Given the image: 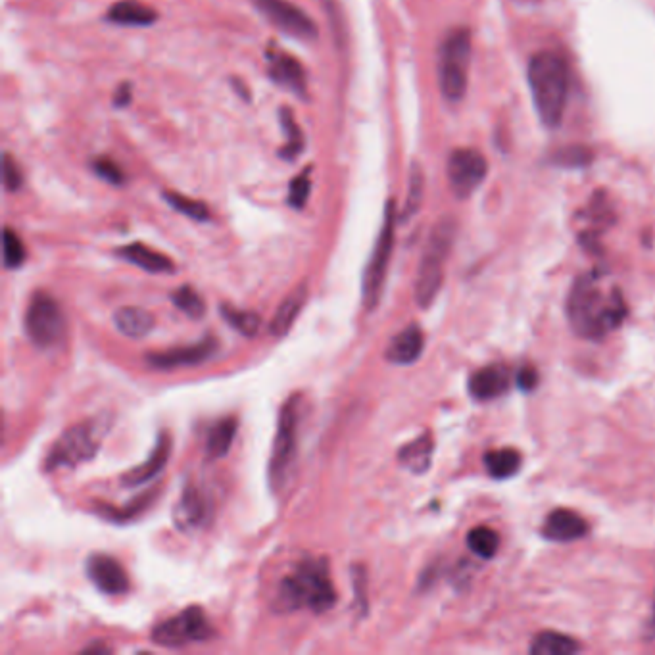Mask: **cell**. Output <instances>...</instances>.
Masks as SVG:
<instances>
[{
	"label": "cell",
	"instance_id": "cell-12",
	"mask_svg": "<svg viewBox=\"0 0 655 655\" xmlns=\"http://www.w3.org/2000/svg\"><path fill=\"white\" fill-rule=\"evenodd\" d=\"M448 183L458 198L473 195L485 181V156L475 148H458L448 158Z\"/></svg>",
	"mask_w": 655,
	"mask_h": 655
},
{
	"label": "cell",
	"instance_id": "cell-40",
	"mask_svg": "<svg viewBox=\"0 0 655 655\" xmlns=\"http://www.w3.org/2000/svg\"><path fill=\"white\" fill-rule=\"evenodd\" d=\"M540 377H538V371L534 369L533 365H525L517 371V377H515V383L517 387L525 392H531V390L536 389Z\"/></svg>",
	"mask_w": 655,
	"mask_h": 655
},
{
	"label": "cell",
	"instance_id": "cell-25",
	"mask_svg": "<svg viewBox=\"0 0 655 655\" xmlns=\"http://www.w3.org/2000/svg\"><path fill=\"white\" fill-rule=\"evenodd\" d=\"M114 325L129 339H145L146 335L154 329V316L137 306H123L114 314Z\"/></svg>",
	"mask_w": 655,
	"mask_h": 655
},
{
	"label": "cell",
	"instance_id": "cell-29",
	"mask_svg": "<svg viewBox=\"0 0 655 655\" xmlns=\"http://www.w3.org/2000/svg\"><path fill=\"white\" fill-rule=\"evenodd\" d=\"M279 120H281V125H283V131H285V137H287V145L281 146L279 148V156L285 158V160H296L298 154L304 150V133L300 129V125L296 122L294 114H292L289 108H281V114H279Z\"/></svg>",
	"mask_w": 655,
	"mask_h": 655
},
{
	"label": "cell",
	"instance_id": "cell-24",
	"mask_svg": "<svg viewBox=\"0 0 655 655\" xmlns=\"http://www.w3.org/2000/svg\"><path fill=\"white\" fill-rule=\"evenodd\" d=\"M433 452H435V440L431 437V433H425L400 448L398 461L402 463V467H406L415 475H423L433 463Z\"/></svg>",
	"mask_w": 655,
	"mask_h": 655
},
{
	"label": "cell",
	"instance_id": "cell-8",
	"mask_svg": "<svg viewBox=\"0 0 655 655\" xmlns=\"http://www.w3.org/2000/svg\"><path fill=\"white\" fill-rule=\"evenodd\" d=\"M24 325L29 340L41 350L60 344L66 335L64 312L58 300L45 291H37L31 296L25 310Z\"/></svg>",
	"mask_w": 655,
	"mask_h": 655
},
{
	"label": "cell",
	"instance_id": "cell-17",
	"mask_svg": "<svg viewBox=\"0 0 655 655\" xmlns=\"http://www.w3.org/2000/svg\"><path fill=\"white\" fill-rule=\"evenodd\" d=\"M469 394L479 402L504 396L511 387V373L500 364L486 365L469 377Z\"/></svg>",
	"mask_w": 655,
	"mask_h": 655
},
{
	"label": "cell",
	"instance_id": "cell-1",
	"mask_svg": "<svg viewBox=\"0 0 655 655\" xmlns=\"http://www.w3.org/2000/svg\"><path fill=\"white\" fill-rule=\"evenodd\" d=\"M629 316L621 287L607 271L592 269L575 279L567 296V321L584 340H604Z\"/></svg>",
	"mask_w": 655,
	"mask_h": 655
},
{
	"label": "cell",
	"instance_id": "cell-41",
	"mask_svg": "<svg viewBox=\"0 0 655 655\" xmlns=\"http://www.w3.org/2000/svg\"><path fill=\"white\" fill-rule=\"evenodd\" d=\"M131 98H133V95H131V83L125 81V83H122L118 87V91L114 93V106L116 108H125V106H129Z\"/></svg>",
	"mask_w": 655,
	"mask_h": 655
},
{
	"label": "cell",
	"instance_id": "cell-31",
	"mask_svg": "<svg viewBox=\"0 0 655 655\" xmlns=\"http://www.w3.org/2000/svg\"><path fill=\"white\" fill-rule=\"evenodd\" d=\"M467 546L477 558L492 559L498 554L500 536L490 527H475L467 533Z\"/></svg>",
	"mask_w": 655,
	"mask_h": 655
},
{
	"label": "cell",
	"instance_id": "cell-13",
	"mask_svg": "<svg viewBox=\"0 0 655 655\" xmlns=\"http://www.w3.org/2000/svg\"><path fill=\"white\" fill-rule=\"evenodd\" d=\"M212 517V504L208 496L195 485L183 488L175 508H173V523L179 531L191 533L202 529Z\"/></svg>",
	"mask_w": 655,
	"mask_h": 655
},
{
	"label": "cell",
	"instance_id": "cell-33",
	"mask_svg": "<svg viewBox=\"0 0 655 655\" xmlns=\"http://www.w3.org/2000/svg\"><path fill=\"white\" fill-rule=\"evenodd\" d=\"M164 198L175 212H179V214H183L187 218L195 219V221H208L210 219V210L202 200H195V198L179 195V193H173V191H166Z\"/></svg>",
	"mask_w": 655,
	"mask_h": 655
},
{
	"label": "cell",
	"instance_id": "cell-16",
	"mask_svg": "<svg viewBox=\"0 0 655 655\" xmlns=\"http://www.w3.org/2000/svg\"><path fill=\"white\" fill-rule=\"evenodd\" d=\"M267 72L283 89H289L300 98L306 97V72L291 54L279 49L267 50Z\"/></svg>",
	"mask_w": 655,
	"mask_h": 655
},
{
	"label": "cell",
	"instance_id": "cell-3",
	"mask_svg": "<svg viewBox=\"0 0 655 655\" xmlns=\"http://www.w3.org/2000/svg\"><path fill=\"white\" fill-rule=\"evenodd\" d=\"M569 66L558 52L542 50L529 64V85L538 116L544 125L556 127L569 98Z\"/></svg>",
	"mask_w": 655,
	"mask_h": 655
},
{
	"label": "cell",
	"instance_id": "cell-21",
	"mask_svg": "<svg viewBox=\"0 0 655 655\" xmlns=\"http://www.w3.org/2000/svg\"><path fill=\"white\" fill-rule=\"evenodd\" d=\"M106 20L123 27H146L156 24L158 12L141 0H118L106 12Z\"/></svg>",
	"mask_w": 655,
	"mask_h": 655
},
{
	"label": "cell",
	"instance_id": "cell-7",
	"mask_svg": "<svg viewBox=\"0 0 655 655\" xmlns=\"http://www.w3.org/2000/svg\"><path fill=\"white\" fill-rule=\"evenodd\" d=\"M394 227H396V206H394V200H389V204L385 208L383 227L379 231L377 243L373 246L371 258L365 266L364 279H362V300H364L365 310H369V312L379 306L381 296L385 291L392 248H394Z\"/></svg>",
	"mask_w": 655,
	"mask_h": 655
},
{
	"label": "cell",
	"instance_id": "cell-11",
	"mask_svg": "<svg viewBox=\"0 0 655 655\" xmlns=\"http://www.w3.org/2000/svg\"><path fill=\"white\" fill-rule=\"evenodd\" d=\"M256 10L285 35L300 41H316L317 25L300 6L289 0H252Z\"/></svg>",
	"mask_w": 655,
	"mask_h": 655
},
{
	"label": "cell",
	"instance_id": "cell-36",
	"mask_svg": "<svg viewBox=\"0 0 655 655\" xmlns=\"http://www.w3.org/2000/svg\"><path fill=\"white\" fill-rule=\"evenodd\" d=\"M91 170L93 173L100 177L102 181L110 183V185H116L120 187L125 183V173H123L122 168L118 166V162H114L112 158L108 156H98L93 162H91Z\"/></svg>",
	"mask_w": 655,
	"mask_h": 655
},
{
	"label": "cell",
	"instance_id": "cell-34",
	"mask_svg": "<svg viewBox=\"0 0 655 655\" xmlns=\"http://www.w3.org/2000/svg\"><path fill=\"white\" fill-rule=\"evenodd\" d=\"M2 246H4L2 252H4V267L6 269H18V267L24 266V262L27 260L24 241L10 227H4Z\"/></svg>",
	"mask_w": 655,
	"mask_h": 655
},
{
	"label": "cell",
	"instance_id": "cell-15",
	"mask_svg": "<svg viewBox=\"0 0 655 655\" xmlns=\"http://www.w3.org/2000/svg\"><path fill=\"white\" fill-rule=\"evenodd\" d=\"M85 571L89 581L95 584L102 594L122 596L129 590V577L120 565V561L112 556L106 554L89 556L85 563Z\"/></svg>",
	"mask_w": 655,
	"mask_h": 655
},
{
	"label": "cell",
	"instance_id": "cell-39",
	"mask_svg": "<svg viewBox=\"0 0 655 655\" xmlns=\"http://www.w3.org/2000/svg\"><path fill=\"white\" fill-rule=\"evenodd\" d=\"M150 500H152V496L150 494H146L145 498L143 500H137V504H133V506H129V508H125V510H114V508H104L102 510V515H106V519H110V521H118V523H123V515H127V519H131V517H137L141 511L145 510L146 506L150 504Z\"/></svg>",
	"mask_w": 655,
	"mask_h": 655
},
{
	"label": "cell",
	"instance_id": "cell-42",
	"mask_svg": "<svg viewBox=\"0 0 655 655\" xmlns=\"http://www.w3.org/2000/svg\"><path fill=\"white\" fill-rule=\"evenodd\" d=\"M83 652H85V654H87V652H91V654H110L112 650H110L108 646H102V644H95V646H89V648H85Z\"/></svg>",
	"mask_w": 655,
	"mask_h": 655
},
{
	"label": "cell",
	"instance_id": "cell-9",
	"mask_svg": "<svg viewBox=\"0 0 655 655\" xmlns=\"http://www.w3.org/2000/svg\"><path fill=\"white\" fill-rule=\"evenodd\" d=\"M98 448H100V435L95 423L73 425L52 444L45 460V467L49 471H56L60 467L73 469L85 461L93 460L97 456Z\"/></svg>",
	"mask_w": 655,
	"mask_h": 655
},
{
	"label": "cell",
	"instance_id": "cell-14",
	"mask_svg": "<svg viewBox=\"0 0 655 655\" xmlns=\"http://www.w3.org/2000/svg\"><path fill=\"white\" fill-rule=\"evenodd\" d=\"M218 350V340L214 337L198 340L195 344L173 348L166 352H156L146 356V364L154 369H179V367H193L210 360Z\"/></svg>",
	"mask_w": 655,
	"mask_h": 655
},
{
	"label": "cell",
	"instance_id": "cell-19",
	"mask_svg": "<svg viewBox=\"0 0 655 655\" xmlns=\"http://www.w3.org/2000/svg\"><path fill=\"white\" fill-rule=\"evenodd\" d=\"M423 348H425V335L417 323H412L390 340L385 358L390 364L412 365L421 358Z\"/></svg>",
	"mask_w": 655,
	"mask_h": 655
},
{
	"label": "cell",
	"instance_id": "cell-27",
	"mask_svg": "<svg viewBox=\"0 0 655 655\" xmlns=\"http://www.w3.org/2000/svg\"><path fill=\"white\" fill-rule=\"evenodd\" d=\"M529 652L533 655H571L581 652V644L556 631H544L534 636Z\"/></svg>",
	"mask_w": 655,
	"mask_h": 655
},
{
	"label": "cell",
	"instance_id": "cell-43",
	"mask_svg": "<svg viewBox=\"0 0 655 655\" xmlns=\"http://www.w3.org/2000/svg\"><path fill=\"white\" fill-rule=\"evenodd\" d=\"M654 621H655V596H654Z\"/></svg>",
	"mask_w": 655,
	"mask_h": 655
},
{
	"label": "cell",
	"instance_id": "cell-38",
	"mask_svg": "<svg viewBox=\"0 0 655 655\" xmlns=\"http://www.w3.org/2000/svg\"><path fill=\"white\" fill-rule=\"evenodd\" d=\"M421 187H423L421 173H419V170H413L412 181H410V195H408L406 206L402 210V219H410L417 212L419 202H421Z\"/></svg>",
	"mask_w": 655,
	"mask_h": 655
},
{
	"label": "cell",
	"instance_id": "cell-4",
	"mask_svg": "<svg viewBox=\"0 0 655 655\" xmlns=\"http://www.w3.org/2000/svg\"><path fill=\"white\" fill-rule=\"evenodd\" d=\"M454 243V223L442 219L435 225L425 244L415 277V302L419 308H429L444 283V266Z\"/></svg>",
	"mask_w": 655,
	"mask_h": 655
},
{
	"label": "cell",
	"instance_id": "cell-20",
	"mask_svg": "<svg viewBox=\"0 0 655 655\" xmlns=\"http://www.w3.org/2000/svg\"><path fill=\"white\" fill-rule=\"evenodd\" d=\"M171 454V438L168 435H160L156 448L152 450L150 458L141 463L139 467H133L131 471H127L122 477V483L125 486H143L150 483L152 479H156L162 469L166 467V463L170 460Z\"/></svg>",
	"mask_w": 655,
	"mask_h": 655
},
{
	"label": "cell",
	"instance_id": "cell-28",
	"mask_svg": "<svg viewBox=\"0 0 655 655\" xmlns=\"http://www.w3.org/2000/svg\"><path fill=\"white\" fill-rule=\"evenodd\" d=\"M521 454L513 448H498L485 454L486 473L492 479H510L521 469Z\"/></svg>",
	"mask_w": 655,
	"mask_h": 655
},
{
	"label": "cell",
	"instance_id": "cell-37",
	"mask_svg": "<svg viewBox=\"0 0 655 655\" xmlns=\"http://www.w3.org/2000/svg\"><path fill=\"white\" fill-rule=\"evenodd\" d=\"M2 183L8 193H16L24 187V171L8 152L2 156Z\"/></svg>",
	"mask_w": 655,
	"mask_h": 655
},
{
	"label": "cell",
	"instance_id": "cell-26",
	"mask_svg": "<svg viewBox=\"0 0 655 655\" xmlns=\"http://www.w3.org/2000/svg\"><path fill=\"white\" fill-rule=\"evenodd\" d=\"M237 429H239V421L235 417L219 419L206 438V454L212 460L225 458L233 446V440L237 437Z\"/></svg>",
	"mask_w": 655,
	"mask_h": 655
},
{
	"label": "cell",
	"instance_id": "cell-23",
	"mask_svg": "<svg viewBox=\"0 0 655 655\" xmlns=\"http://www.w3.org/2000/svg\"><path fill=\"white\" fill-rule=\"evenodd\" d=\"M308 302V285H300L296 291H292L285 300L283 304L277 308L275 316L271 319L269 323V333L273 337H285L289 331H291L296 317L300 316L304 304Z\"/></svg>",
	"mask_w": 655,
	"mask_h": 655
},
{
	"label": "cell",
	"instance_id": "cell-2",
	"mask_svg": "<svg viewBox=\"0 0 655 655\" xmlns=\"http://www.w3.org/2000/svg\"><path fill=\"white\" fill-rule=\"evenodd\" d=\"M335 604L337 590L325 558L300 561L291 575L285 577L277 594V606L285 611L310 609L314 613H325Z\"/></svg>",
	"mask_w": 655,
	"mask_h": 655
},
{
	"label": "cell",
	"instance_id": "cell-30",
	"mask_svg": "<svg viewBox=\"0 0 655 655\" xmlns=\"http://www.w3.org/2000/svg\"><path fill=\"white\" fill-rule=\"evenodd\" d=\"M219 312H221V317L244 337H256L260 327H262V317L258 316L256 312L239 310V308H233L229 304H223L219 308Z\"/></svg>",
	"mask_w": 655,
	"mask_h": 655
},
{
	"label": "cell",
	"instance_id": "cell-18",
	"mask_svg": "<svg viewBox=\"0 0 655 655\" xmlns=\"http://www.w3.org/2000/svg\"><path fill=\"white\" fill-rule=\"evenodd\" d=\"M588 523L577 511L559 508L554 510L544 521L542 534L552 542H575L588 534Z\"/></svg>",
	"mask_w": 655,
	"mask_h": 655
},
{
	"label": "cell",
	"instance_id": "cell-35",
	"mask_svg": "<svg viewBox=\"0 0 655 655\" xmlns=\"http://www.w3.org/2000/svg\"><path fill=\"white\" fill-rule=\"evenodd\" d=\"M312 193V168L296 175L289 185V204L294 210H302Z\"/></svg>",
	"mask_w": 655,
	"mask_h": 655
},
{
	"label": "cell",
	"instance_id": "cell-10",
	"mask_svg": "<svg viewBox=\"0 0 655 655\" xmlns=\"http://www.w3.org/2000/svg\"><path fill=\"white\" fill-rule=\"evenodd\" d=\"M214 634L202 607L183 609L175 617L160 623L152 631V640L164 648H183L193 642H204Z\"/></svg>",
	"mask_w": 655,
	"mask_h": 655
},
{
	"label": "cell",
	"instance_id": "cell-6",
	"mask_svg": "<svg viewBox=\"0 0 655 655\" xmlns=\"http://www.w3.org/2000/svg\"><path fill=\"white\" fill-rule=\"evenodd\" d=\"M471 35L467 29L450 31L438 50V85L442 97L458 102L467 91Z\"/></svg>",
	"mask_w": 655,
	"mask_h": 655
},
{
	"label": "cell",
	"instance_id": "cell-22",
	"mask_svg": "<svg viewBox=\"0 0 655 655\" xmlns=\"http://www.w3.org/2000/svg\"><path fill=\"white\" fill-rule=\"evenodd\" d=\"M116 254L122 260H125V262L141 267V269H145L148 273H173L175 271V266H173V262H171L168 256H164L162 252H156V250L148 248L143 243H131L120 246L116 250Z\"/></svg>",
	"mask_w": 655,
	"mask_h": 655
},
{
	"label": "cell",
	"instance_id": "cell-32",
	"mask_svg": "<svg viewBox=\"0 0 655 655\" xmlns=\"http://www.w3.org/2000/svg\"><path fill=\"white\" fill-rule=\"evenodd\" d=\"M171 302L177 310L191 319H202L206 314V302L191 285H181L177 291L170 294Z\"/></svg>",
	"mask_w": 655,
	"mask_h": 655
},
{
	"label": "cell",
	"instance_id": "cell-5",
	"mask_svg": "<svg viewBox=\"0 0 655 655\" xmlns=\"http://www.w3.org/2000/svg\"><path fill=\"white\" fill-rule=\"evenodd\" d=\"M302 417V396L294 394L279 413L277 435L273 440V450L269 458V485L275 492H281L289 479L298 454V433Z\"/></svg>",
	"mask_w": 655,
	"mask_h": 655
}]
</instances>
